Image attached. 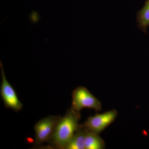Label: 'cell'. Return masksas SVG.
<instances>
[{"label":"cell","instance_id":"3","mask_svg":"<svg viewBox=\"0 0 149 149\" xmlns=\"http://www.w3.org/2000/svg\"><path fill=\"white\" fill-rule=\"evenodd\" d=\"M60 118V116H48L35 124V145L39 146L50 141Z\"/></svg>","mask_w":149,"mask_h":149},{"label":"cell","instance_id":"5","mask_svg":"<svg viewBox=\"0 0 149 149\" xmlns=\"http://www.w3.org/2000/svg\"><path fill=\"white\" fill-rule=\"evenodd\" d=\"M117 115L115 110L97 114L88 118L83 125L89 132L99 134L114 121Z\"/></svg>","mask_w":149,"mask_h":149},{"label":"cell","instance_id":"8","mask_svg":"<svg viewBox=\"0 0 149 149\" xmlns=\"http://www.w3.org/2000/svg\"><path fill=\"white\" fill-rule=\"evenodd\" d=\"M85 149H103L105 143L98 134L87 130L85 137Z\"/></svg>","mask_w":149,"mask_h":149},{"label":"cell","instance_id":"1","mask_svg":"<svg viewBox=\"0 0 149 149\" xmlns=\"http://www.w3.org/2000/svg\"><path fill=\"white\" fill-rule=\"evenodd\" d=\"M81 118L80 112L71 107L63 117H61L50 141L59 149H65L72 136L78 130Z\"/></svg>","mask_w":149,"mask_h":149},{"label":"cell","instance_id":"6","mask_svg":"<svg viewBox=\"0 0 149 149\" xmlns=\"http://www.w3.org/2000/svg\"><path fill=\"white\" fill-rule=\"evenodd\" d=\"M87 130L83 125H80L69 143L66 145V149H85V137Z\"/></svg>","mask_w":149,"mask_h":149},{"label":"cell","instance_id":"4","mask_svg":"<svg viewBox=\"0 0 149 149\" xmlns=\"http://www.w3.org/2000/svg\"><path fill=\"white\" fill-rule=\"evenodd\" d=\"M2 81L1 86V95L5 106L7 108H10L16 112L22 109V104L19 100L18 97L13 87L6 78L1 62H0Z\"/></svg>","mask_w":149,"mask_h":149},{"label":"cell","instance_id":"7","mask_svg":"<svg viewBox=\"0 0 149 149\" xmlns=\"http://www.w3.org/2000/svg\"><path fill=\"white\" fill-rule=\"evenodd\" d=\"M137 27L141 31L147 34L149 26V0H147L143 8L136 15Z\"/></svg>","mask_w":149,"mask_h":149},{"label":"cell","instance_id":"9","mask_svg":"<svg viewBox=\"0 0 149 149\" xmlns=\"http://www.w3.org/2000/svg\"><path fill=\"white\" fill-rule=\"evenodd\" d=\"M30 19L33 23H36L39 21L40 17L39 13L36 11H33L30 16Z\"/></svg>","mask_w":149,"mask_h":149},{"label":"cell","instance_id":"2","mask_svg":"<svg viewBox=\"0 0 149 149\" xmlns=\"http://www.w3.org/2000/svg\"><path fill=\"white\" fill-rule=\"evenodd\" d=\"M72 107L77 111L84 108L93 109L97 111L102 109L100 102L85 87L76 88L72 92Z\"/></svg>","mask_w":149,"mask_h":149}]
</instances>
